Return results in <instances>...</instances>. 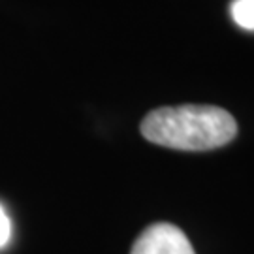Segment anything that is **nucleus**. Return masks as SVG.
<instances>
[{
	"mask_svg": "<svg viewBox=\"0 0 254 254\" xmlns=\"http://www.w3.org/2000/svg\"><path fill=\"white\" fill-rule=\"evenodd\" d=\"M9 237H11V222H9L4 207L0 205V247L8 245Z\"/></svg>",
	"mask_w": 254,
	"mask_h": 254,
	"instance_id": "nucleus-4",
	"label": "nucleus"
},
{
	"mask_svg": "<svg viewBox=\"0 0 254 254\" xmlns=\"http://www.w3.org/2000/svg\"><path fill=\"white\" fill-rule=\"evenodd\" d=\"M139 130L151 143L200 153L228 145L237 134V123L226 109L217 106L183 104L147 113Z\"/></svg>",
	"mask_w": 254,
	"mask_h": 254,
	"instance_id": "nucleus-1",
	"label": "nucleus"
},
{
	"mask_svg": "<svg viewBox=\"0 0 254 254\" xmlns=\"http://www.w3.org/2000/svg\"><path fill=\"white\" fill-rule=\"evenodd\" d=\"M230 17L239 28L254 32V0H232Z\"/></svg>",
	"mask_w": 254,
	"mask_h": 254,
	"instance_id": "nucleus-3",
	"label": "nucleus"
},
{
	"mask_svg": "<svg viewBox=\"0 0 254 254\" xmlns=\"http://www.w3.org/2000/svg\"><path fill=\"white\" fill-rule=\"evenodd\" d=\"M130 254H196L181 228L170 222L147 226L136 239Z\"/></svg>",
	"mask_w": 254,
	"mask_h": 254,
	"instance_id": "nucleus-2",
	"label": "nucleus"
}]
</instances>
